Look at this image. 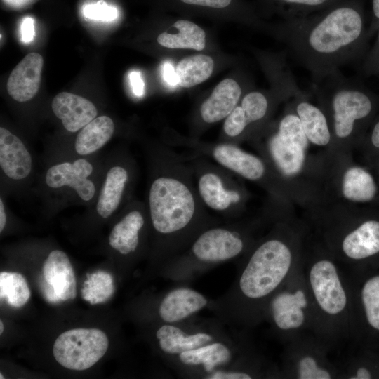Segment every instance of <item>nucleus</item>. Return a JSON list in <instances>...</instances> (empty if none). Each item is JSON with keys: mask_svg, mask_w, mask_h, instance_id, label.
Masks as SVG:
<instances>
[{"mask_svg": "<svg viewBox=\"0 0 379 379\" xmlns=\"http://www.w3.org/2000/svg\"><path fill=\"white\" fill-rule=\"evenodd\" d=\"M149 179L145 202L154 254L163 265L206 228L221 222L200 200L183 154L163 145L146 149Z\"/></svg>", "mask_w": 379, "mask_h": 379, "instance_id": "1", "label": "nucleus"}, {"mask_svg": "<svg viewBox=\"0 0 379 379\" xmlns=\"http://www.w3.org/2000/svg\"><path fill=\"white\" fill-rule=\"evenodd\" d=\"M277 33L317 84L359 54L364 20L355 0H343L314 14L286 18Z\"/></svg>", "mask_w": 379, "mask_h": 379, "instance_id": "2", "label": "nucleus"}, {"mask_svg": "<svg viewBox=\"0 0 379 379\" xmlns=\"http://www.w3.org/2000/svg\"><path fill=\"white\" fill-rule=\"evenodd\" d=\"M289 247L269 237L245 253L232 284L211 299V310L223 324L247 328L265 319L267 303L285 283L292 270Z\"/></svg>", "mask_w": 379, "mask_h": 379, "instance_id": "3", "label": "nucleus"}, {"mask_svg": "<svg viewBox=\"0 0 379 379\" xmlns=\"http://www.w3.org/2000/svg\"><path fill=\"white\" fill-rule=\"evenodd\" d=\"M246 230L237 223L211 225L201 231L180 253L162 265V274L188 283L206 272L240 257L249 249Z\"/></svg>", "mask_w": 379, "mask_h": 379, "instance_id": "4", "label": "nucleus"}, {"mask_svg": "<svg viewBox=\"0 0 379 379\" xmlns=\"http://www.w3.org/2000/svg\"><path fill=\"white\" fill-rule=\"evenodd\" d=\"M104 171L91 157H77L51 164L43 178V188L58 201L92 204L98 195Z\"/></svg>", "mask_w": 379, "mask_h": 379, "instance_id": "5", "label": "nucleus"}, {"mask_svg": "<svg viewBox=\"0 0 379 379\" xmlns=\"http://www.w3.org/2000/svg\"><path fill=\"white\" fill-rule=\"evenodd\" d=\"M190 164L199 197L208 211L230 219L241 209L244 194L232 173L200 156L184 155Z\"/></svg>", "mask_w": 379, "mask_h": 379, "instance_id": "6", "label": "nucleus"}, {"mask_svg": "<svg viewBox=\"0 0 379 379\" xmlns=\"http://www.w3.org/2000/svg\"><path fill=\"white\" fill-rule=\"evenodd\" d=\"M311 88L328 98L333 113L334 133L346 138L354 131L356 124L371 112L369 95L354 81L343 76L340 70L331 74Z\"/></svg>", "mask_w": 379, "mask_h": 379, "instance_id": "7", "label": "nucleus"}, {"mask_svg": "<svg viewBox=\"0 0 379 379\" xmlns=\"http://www.w3.org/2000/svg\"><path fill=\"white\" fill-rule=\"evenodd\" d=\"M250 352L244 336L232 333L226 338L166 358L171 368L180 375L206 379L213 372L228 366Z\"/></svg>", "mask_w": 379, "mask_h": 379, "instance_id": "8", "label": "nucleus"}, {"mask_svg": "<svg viewBox=\"0 0 379 379\" xmlns=\"http://www.w3.org/2000/svg\"><path fill=\"white\" fill-rule=\"evenodd\" d=\"M218 319H202L197 316L175 324H159L154 337L159 350L166 357L179 354L229 337Z\"/></svg>", "mask_w": 379, "mask_h": 379, "instance_id": "9", "label": "nucleus"}, {"mask_svg": "<svg viewBox=\"0 0 379 379\" xmlns=\"http://www.w3.org/2000/svg\"><path fill=\"white\" fill-rule=\"evenodd\" d=\"M137 178L136 163L126 149H121L104 171L93 208L97 215L107 219L122 211L133 199Z\"/></svg>", "mask_w": 379, "mask_h": 379, "instance_id": "10", "label": "nucleus"}, {"mask_svg": "<svg viewBox=\"0 0 379 379\" xmlns=\"http://www.w3.org/2000/svg\"><path fill=\"white\" fill-rule=\"evenodd\" d=\"M108 346V338L102 331L79 328L62 333L55 340L53 354L62 366L84 371L96 364Z\"/></svg>", "mask_w": 379, "mask_h": 379, "instance_id": "11", "label": "nucleus"}, {"mask_svg": "<svg viewBox=\"0 0 379 379\" xmlns=\"http://www.w3.org/2000/svg\"><path fill=\"white\" fill-rule=\"evenodd\" d=\"M172 146L182 147L190 155L206 157L234 174L251 181L262 180L266 173L264 162L258 157L248 153L236 144L220 142L208 143L194 140L171 139Z\"/></svg>", "mask_w": 379, "mask_h": 379, "instance_id": "12", "label": "nucleus"}, {"mask_svg": "<svg viewBox=\"0 0 379 379\" xmlns=\"http://www.w3.org/2000/svg\"><path fill=\"white\" fill-rule=\"evenodd\" d=\"M307 140L297 114L289 113L281 119L277 132L267 140V149L283 174L291 175L300 170Z\"/></svg>", "mask_w": 379, "mask_h": 379, "instance_id": "13", "label": "nucleus"}, {"mask_svg": "<svg viewBox=\"0 0 379 379\" xmlns=\"http://www.w3.org/2000/svg\"><path fill=\"white\" fill-rule=\"evenodd\" d=\"M307 281L312 298L319 310L330 317L341 316L348 306V295L336 265L321 259L308 270Z\"/></svg>", "mask_w": 379, "mask_h": 379, "instance_id": "14", "label": "nucleus"}, {"mask_svg": "<svg viewBox=\"0 0 379 379\" xmlns=\"http://www.w3.org/2000/svg\"><path fill=\"white\" fill-rule=\"evenodd\" d=\"M150 230L145 203L133 199L122 210L109 236V244L122 256H132L141 248Z\"/></svg>", "mask_w": 379, "mask_h": 379, "instance_id": "15", "label": "nucleus"}, {"mask_svg": "<svg viewBox=\"0 0 379 379\" xmlns=\"http://www.w3.org/2000/svg\"><path fill=\"white\" fill-rule=\"evenodd\" d=\"M309 298L304 288L281 287L269 300L265 319H269L278 331H295L304 326L307 319Z\"/></svg>", "mask_w": 379, "mask_h": 379, "instance_id": "16", "label": "nucleus"}, {"mask_svg": "<svg viewBox=\"0 0 379 379\" xmlns=\"http://www.w3.org/2000/svg\"><path fill=\"white\" fill-rule=\"evenodd\" d=\"M0 168L4 178L13 184L25 182L34 168L33 157L26 145L3 126L0 127Z\"/></svg>", "mask_w": 379, "mask_h": 379, "instance_id": "17", "label": "nucleus"}, {"mask_svg": "<svg viewBox=\"0 0 379 379\" xmlns=\"http://www.w3.org/2000/svg\"><path fill=\"white\" fill-rule=\"evenodd\" d=\"M42 272L48 300L66 301L76 297L75 274L66 253L58 249L51 251L44 262Z\"/></svg>", "mask_w": 379, "mask_h": 379, "instance_id": "18", "label": "nucleus"}, {"mask_svg": "<svg viewBox=\"0 0 379 379\" xmlns=\"http://www.w3.org/2000/svg\"><path fill=\"white\" fill-rule=\"evenodd\" d=\"M43 58L36 53L27 54L13 69L7 81L8 95L19 102L32 99L39 91Z\"/></svg>", "mask_w": 379, "mask_h": 379, "instance_id": "19", "label": "nucleus"}, {"mask_svg": "<svg viewBox=\"0 0 379 379\" xmlns=\"http://www.w3.org/2000/svg\"><path fill=\"white\" fill-rule=\"evenodd\" d=\"M51 107L65 129L70 133L78 132L98 115V109L92 102L68 92L57 94Z\"/></svg>", "mask_w": 379, "mask_h": 379, "instance_id": "20", "label": "nucleus"}, {"mask_svg": "<svg viewBox=\"0 0 379 379\" xmlns=\"http://www.w3.org/2000/svg\"><path fill=\"white\" fill-rule=\"evenodd\" d=\"M241 93V87L235 80L221 81L199 107L201 121L213 124L225 119L239 104Z\"/></svg>", "mask_w": 379, "mask_h": 379, "instance_id": "21", "label": "nucleus"}, {"mask_svg": "<svg viewBox=\"0 0 379 379\" xmlns=\"http://www.w3.org/2000/svg\"><path fill=\"white\" fill-rule=\"evenodd\" d=\"M114 131V121L109 117H96L79 131L73 152L77 157H91L112 139Z\"/></svg>", "mask_w": 379, "mask_h": 379, "instance_id": "22", "label": "nucleus"}, {"mask_svg": "<svg viewBox=\"0 0 379 379\" xmlns=\"http://www.w3.org/2000/svg\"><path fill=\"white\" fill-rule=\"evenodd\" d=\"M342 249L352 260H361L379 253V222H365L347 234Z\"/></svg>", "mask_w": 379, "mask_h": 379, "instance_id": "23", "label": "nucleus"}, {"mask_svg": "<svg viewBox=\"0 0 379 379\" xmlns=\"http://www.w3.org/2000/svg\"><path fill=\"white\" fill-rule=\"evenodd\" d=\"M308 94L302 93L294 98L295 111L307 139L317 145H326L331 139L328 122L324 114L305 98Z\"/></svg>", "mask_w": 379, "mask_h": 379, "instance_id": "24", "label": "nucleus"}, {"mask_svg": "<svg viewBox=\"0 0 379 379\" xmlns=\"http://www.w3.org/2000/svg\"><path fill=\"white\" fill-rule=\"evenodd\" d=\"M157 42L168 48L201 51L206 46V34L197 24L179 20L173 25L171 30L159 35Z\"/></svg>", "mask_w": 379, "mask_h": 379, "instance_id": "25", "label": "nucleus"}, {"mask_svg": "<svg viewBox=\"0 0 379 379\" xmlns=\"http://www.w3.org/2000/svg\"><path fill=\"white\" fill-rule=\"evenodd\" d=\"M214 67L212 58L206 55H194L182 59L176 66L178 85L190 88L198 85L211 75Z\"/></svg>", "mask_w": 379, "mask_h": 379, "instance_id": "26", "label": "nucleus"}, {"mask_svg": "<svg viewBox=\"0 0 379 379\" xmlns=\"http://www.w3.org/2000/svg\"><path fill=\"white\" fill-rule=\"evenodd\" d=\"M376 187L372 176L361 168H350L343 182L344 196L356 201H366L373 199Z\"/></svg>", "mask_w": 379, "mask_h": 379, "instance_id": "27", "label": "nucleus"}, {"mask_svg": "<svg viewBox=\"0 0 379 379\" xmlns=\"http://www.w3.org/2000/svg\"><path fill=\"white\" fill-rule=\"evenodd\" d=\"M30 289L25 278L18 272H1L0 297L16 308L22 307L29 299Z\"/></svg>", "mask_w": 379, "mask_h": 379, "instance_id": "28", "label": "nucleus"}, {"mask_svg": "<svg viewBox=\"0 0 379 379\" xmlns=\"http://www.w3.org/2000/svg\"><path fill=\"white\" fill-rule=\"evenodd\" d=\"M261 361L250 352L227 367L208 375L206 379H251L260 375Z\"/></svg>", "mask_w": 379, "mask_h": 379, "instance_id": "29", "label": "nucleus"}, {"mask_svg": "<svg viewBox=\"0 0 379 379\" xmlns=\"http://www.w3.org/2000/svg\"><path fill=\"white\" fill-rule=\"evenodd\" d=\"M246 131L253 124L262 121L270 109L269 97L260 91H251L246 94L238 105Z\"/></svg>", "mask_w": 379, "mask_h": 379, "instance_id": "30", "label": "nucleus"}, {"mask_svg": "<svg viewBox=\"0 0 379 379\" xmlns=\"http://www.w3.org/2000/svg\"><path fill=\"white\" fill-rule=\"evenodd\" d=\"M361 298L368 324L379 331V275L372 277L364 283Z\"/></svg>", "mask_w": 379, "mask_h": 379, "instance_id": "31", "label": "nucleus"}, {"mask_svg": "<svg viewBox=\"0 0 379 379\" xmlns=\"http://www.w3.org/2000/svg\"><path fill=\"white\" fill-rule=\"evenodd\" d=\"M284 6L286 18L324 10L343 0H277Z\"/></svg>", "mask_w": 379, "mask_h": 379, "instance_id": "32", "label": "nucleus"}, {"mask_svg": "<svg viewBox=\"0 0 379 379\" xmlns=\"http://www.w3.org/2000/svg\"><path fill=\"white\" fill-rule=\"evenodd\" d=\"M295 375L298 379H331L333 376L319 359L311 354L299 357L295 364Z\"/></svg>", "mask_w": 379, "mask_h": 379, "instance_id": "33", "label": "nucleus"}, {"mask_svg": "<svg viewBox=\"0 0 379 379\" xmlns=\"http://www.w3.org/2000/svg\"><path fill=\"white\" fill-rule=\"evenodd\" d=\"M83 14L90 20L110 22L117 18L118 12L115 7L109 6L104 0H100L85 5Z\"/></svg>", "mask_w": 379, "mask_h": 379, "instance_id": "34", "label": "nucleus"}, {"mask_svg": "<svg viewBox=\"0 0 379 379\" xmlns=\"http://www.w3.org/2000/svg\"><path fill=\"white\" fill-rule=\"evenodd\" d=\"M20 33L23 42L29 43L33 40L35 35L33 18L27 17L23 19L20 25Z\"/></svg>", "mask_w": 379, "mask_h": 379, "instance_id": "35", "label": "nucleus"}, {"mask_svg": "<svg viewBox=\"0 0 379 379\" xmlns=\"http://www.w3.org/2000/svg\"><path fill=\"white\" fill-rule=\"evenodd\" d=\"M129 80L133 93L138 97L144 94L145 84L139 71H132L129 74Z\"/></svg>", "mask_w": 379, "mask_h": 379, "instance_id": "36", "label": "nucleus"}, {"mask_svg": "<svg viewBox=\"0 0 379 379\" xmlns=\"http://www.w3.org/2000/svg\"><path fill=\"white\" fill-rule=\"evenodd\" d=\"M182 2L197 6H207L214 8H222L228 6L232 0H180Z\"/></svg>", "mask_w": 379, "mask_h": 379, "instance_id": "37", "label": "nucleus"}, {"mask_svg": "<svg viewBox=\"0 0 379 379\" xmlns=\"http://www.w3.org/2000/svg\"><path fill=\"white\" fill-rule=\"evenodd\" d=\"M163 77L165 81L171 86H175L178 84L176 71L173 65L166 62L163 66Z\"/></svg>", "mask_w": 379, "mask_h": 379, "instance_id": "38", "label": "nucleus"}, {"mask_svg": "<svg viewBox=\"0 0 379 379\" xmlns=\"http://www.w3.org/2000/svg\"><path fill=\"white\" fill-rule=\"evenodd\" d=\"M35 0H2L4 4L13 9H20L25 8Z\"/></svg>", "mask_w": 379, "mask_h": 379, "instance_id": "39", "label": "nucleus"}, {"mask_svg": "<svg viewBox=\"0 0 379 379\" xmlns=\"http://www.w3.org/2000/svg\"><path fill=\"white\" fill-rule=\"evenodd\" d=\"M348 378L350 379H369L371 378V373L365 367H359Z\"/></svg>", "mask_w": 379, "mask_h": 379, "instance_id": "40", "label": "nucleus"}, {"mask_svg": "<svg viewBox=\"0 0 379 379\" xmlns=\"http://www.w3.org/2000/svg\"><path fill=\"white\" fill-rule=\"evenodd\" d=\"M7 221V213L6 206L2 197L0 198V232L1 233L5 228Z\"/></svg>", "mask_w": 379, "mask_h": 379, "instance_id": "41", "label": "nucleus"}, {"mask_svg": "<svg viewBox=\"0 0 379 379\" xmlns=\"http://www.w3.org/2000/svg\"><path fill=\"white\" fill-rule=\"evenodd\" d=\"M371 141L373 145L379 148V121L375 125L372 135Z\"/></svg>", "mask_w": 379, "mask_h": 379, "instance_id": "42", "label": "nucleus"}, {"mask_svg": "<svg viewBox=\"0 0 379 379\" xmlns=\"http://www.w3.org/2000/svg\"><path fill=\"white\" fill-rule=\"evenodd\" d=\"M373 13L376 21H379V0H372Z\"/></svg>", "mask_w": 379, "mask_h": 379, "instance_id": "43", "label": "nucleus"}, {"mask_svg": "<svg viewBox=\"0 0 379 379\" xmlns=\"http://www.w3.org/2000/svg\"><path fill=\"white\" fill-rule=\"evenodd\" d=\"M4 331V324L2 321H0V334H2Z\"/></svg>", "mask_w": 379, "mask_h": 379, "instance_id": "44", "label": "nucleus"}, {"mask_svg": "<svg viewBox=\"0 0 379 379\" xmlns=\"http://www.w3.org/2000/svg\"><path fill=\"white\" fill-rule=\"evenodd\" d=\"M0 378H1V379H2V378L4 379V377L2 375L1 373L0 374Z\"/></svg>", "mask_w": 379, "mask_h": 379, "instance_id": "45", "label": "nucleus"}, {"mask_svg": "<svg viewBox=\"0 0 379 379\" xmlns=\"http://www.w3.org/2000/svg\"><path fill=\"white\" fill-rule=\"evenodd\" d=\"M378 47H379V34H378Z\"/></svg>", "mask_w": 379, "mask_h": 379, "instance_id": "46", "label": "nucleus"}]
</instances>
